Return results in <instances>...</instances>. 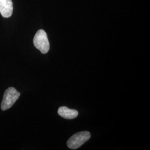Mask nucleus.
<instances>
[{
  "instance_id": "nucleus-3",
  "label": "nucleus",
  "mask_w": 150,
  "mask_h": 150,
  "mask_svg": "<svg viewBox=\"0 0 150 150\" xmlns=\"http://www.w3.org/2000/svg\"><path fill=\"white\" fill-rule=\"evenodd\" d=\"M90 137L91 134L88 131L80 132L70 137L67 142V145L70 149L76 150L85 144Z\"/></svg>"
},
{
  "instance_id": "nucleus-4",
  "label": "nucleus",
  "mask_w": 150,
  "mask_h": 150,
  "mask_svg": "<svg viewBox=\"0 0 150 150\" xmlns=\"http://www.w3.org/2000/svg\"><path fill=\"white\" fill-rule=\"evenodd\" d=\"M13 12L12 0H0V13L5 18H8Z\"/></svg>"
},
{
  "instance_id": "nucleus-1",
  "label": "nucleus",
  "mask_w": 150,
  "mask_h": 150,
  "mask_svg": "<svg viewBox=\"0 0 150 150\" xmlns=\"http://www.w3.org/2000/svg\"><path fill=\"white\" fill-rule=\"evenodd\" d=\"M20 96V93L16 90L14 87H9L6 90L3 100L1 102V108L2 110L5 111L11 108L18 100Z\"/></svg>"
},
{
  "instance_id": "nucleus-5",
  "label": "nucleus",
  "mask_w": 150,
  "mask_h": 150,
  "mask_svg": "<svg viewBox=\"0 0 150 150\" xmlns=\"http://www.w3.org/2000/svg\"><path fill=\"white\" fill-rule=\"evenodd\" d=\"M58 113L62 117L69 120L76 118L79 115V112L77 110L70 109L65 106L59 107L58 110Z\"/></svg>"
},
{
  "instance_id": "nucleus-2",
  "label": "nucleus",
  "mask_w": 150,
  "mask_h": 150,
  "mask_svg": "<svg viewBox=\"0 0 150 150\" xmlns=\"http://www.w3.org/2000/svg\"><path fill=\"white\" fill-rule=\"evenodd\" d=\"M33 44L36 48L42 54H47L50 49V43L47 35L43 30H40L36 32L34 38Z\"/></svg>"
}]
</instances>
